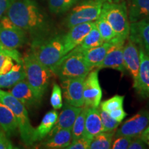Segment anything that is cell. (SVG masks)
Here are the masks:
<instances>
[{
    "label": "cell",
    "mask_w": 149,
    "mask_h": 149,
    "mask_svg": "<svg viewBox=\"0 0 149 149\" xmlns=\"http://www.w3.org/2000/svg\"><path fill=\"white\" fill-rule=\"evenodd\" d=\"M100 114L101 117L102 126H103L104 132H111L114 131L120 126V122L115 120L111 117L108 112H106L100 109Z\"/></svg>",
    "instance_id": "obj_32"
},
{
    "label": "cell",
    "mask_w": 149,
    "mask_h": 149,
    "mask_svg": "<svg viewBox=\"0 0 149 149\" xmlns=\"http://www.w3.org/2000/svg\"><path fill=\"white\" fill-rule=\"evenodd\" d=\"M91 140L92 139L81 137L76 140L72 141L66 149H88L89 148Z\"/></svg>",
    "instance_id": "obj_35"
},
{
    "label": "cell",
    "mask_w": 149,
    "mask_h": 149,
    "mask_svg": "<svg viewBox=\"0 0 149 149\" xmlns=\"http://www.w3.org/2000/svg\"><path fill=\"white\" fill-rule=\"evenodd\" d=\"M115 130L111 132H102L92 139L88 149H110L112 146Z\"/></svg>",
    "instance_id": "obj_27"
},
{
    "label": "cell",
    "mask_w": 149,
    "mask_h": 149,
    "mask_svg": "<svg viewBox=\"0 0 149 149\" xmlns=\"http://www.w3.org/2000/svg\"><path fill=\"white\" fill-rule=\"evenodd\" d=\"M148 108H149V96H148Z\"/></svg>",
    "instance_id": "obj_43"
},
{
    "label": "cell",
    "mask_w": 149,
    "mask_h": 149,
    "mask_svg": "<svg viewBox=\"0 0 149 149\" xmlns=\"http://www.w3.org/2000/svg\"><path fill=\"white\" fill-rule=\"evenodd\" d=\"M147 145L144 141L141 139L140 137L136 138L135 139H132L130 141L129 146H128V149H144L147 148Z\"/></svg>",
    "instance_id": "obj_39"
},
{
    "label": "cell",
    "mask_w": 149,
    "mask_h": 149,
    "mask_svg": "<svg viewBox=\"0 0 149 149\" xmlns=\"http://www.w3.org/2000/svg\"><path fill=\"white\" fill-rule=\"evenodd\" d=\"M26 72L23 64L14 65L10 71L4 74H0V88L13 87L22 80L26 79Z\"/></svg>",
    "instance_id": "obj_23"
},
{
    "label": "cell",
    "mask_w": 149,
    "mask_h": 149,
    "mask_svg": "<svg viewBox=\"0 0 149 149\" xmlns=\"http://www.w3.org/2000/svg\"><path fill=\"white\" fill-rule=\"evenodd\" d=\"M79 1V0H49L48 6L53 13L60 14L69 10Z\"/></svg>",
    "instance_id": "obj_30"
},
{
    "label": "cell",
    "mask_w": 149,
    "mask_h": 149,
    "mask_svg": "<svg viewBox=\"0 0 149 149\" xmlns=\"http://www.w3.org/2000/svg\"><path fill=\"white\" fill-rule=\"evenodd\" d=\"M106 0H84L72 9L65 20L68 29L77 24L94 22L102 12V6Z\"/></svg>",
    "instance_id": "obj_7"
},
{
    "label": "cell",
    "mask_w": 149,
    "mask_h": 149,
    "mask_svg": "<svg viewBox=\"0 0 149 149\" xmlns=\"http://www.w3.org/2000/svg\"><path fill=\"white\" fill-rule=\"evenodd\" d=\"M14 66L13 59L5 54L0 53V74H4L10 71Z\"/></svg>",
    "instance_id": "obj_34"
},
{
    "label": "cell",
    "mask_w": 149,
    "mask_h": 149,
    "mask_svg": "<svg viewBox=\"0 0 149 149\" xmlns=\"http://www.w3.org/2000/svg\"><path fill=\"white\" fill-rule=\"evenodd\" d=\"M95 26L94 22L77 24L70 28L66 34L63 35L64 44V55L79 46L91 30Z\"/></svg>",
    "instance_id": "obj_13"
},
{
    "label": "cell",
    "mask_w": 149,
    "mask_h": 149,
    "mask_svg": "<svg viewBox=\"0 0 149 149\" xmlns=\"http://www.w3.org/2000/svg\"><path fill=\"white\" fill-rule=\"evenodd\" d=\"M148 125L149 111L147 110H141L126 120L121 127L117 130L115 136V137L121 136H126L131 138L138 137Z\"/></svg>",
    "instance_id": "obj_10"
},
{
    "label": "cell",
    "mask_w": 149,
    "mask_h": 149,
    "mask_svg": "<svg viewBox=\"0 0 149 149\" xmlns=\"http://www.w3.org/2000/svg\"><path fill=\"white\" fill-rule=\"evenodd\" d=\"M109 115H111V117L113 119H114L115 120L119 122H122V120H124L125 117L127 116V113H126L125 111H124L123 107L120 108V109H117L116 110H114V111L110 112Z\"/></svg>",
    "instance_id": "obj_38"
},
{
    "label": "cell",
    "mask_w": 149,
    "mask_h": 149,
    "mask_svg": "<svg viewBox=\"0 0 149 149\" xmlns=\"http://www.w3.org/2000/svg\"><path fill=\"white\" fill-rule=\"evenodd\" d=\"M81 109L82 107H73L65 102V104H63L62 111L58 115L57 122L53 129L48 133V137L53 135L59 130L71 129L76 117L81 112Z\"/></svg>",
    "instance_id": "obj_18"
},
{
    "label": "cell",
    "mask_w": 149,
    "mask_h": 149,
    "mask_svg": "<svg viewBox=\"0 0 149 149\" xmlns=\"http://www.w3.org/2000/svg\"><path fill=\"white\" fill-rule=\"evenodd\" d=\"M27 42V33L17 26L7 16L0 19V46L8 49H16Z\"/></svg>",
    "instance_id": "obj_8"
},
{
    "label": "cell",
    "mask_w": 149,
    "mask_h": 149,
    "mask_svg": "<svg viewBox=\"0 0 149 149\" xmlns=\"http://www.w3.org/2000/svg\"><path fill=\"white\" fill-rule=\"evenodd\" d=\"M99 69L90 71L84 81V101L86 107L99 108L102 97V91L98 77Z\"/></svg>",
    "instance_id": "obj_9"
},
{
    "label": "cell",
    "mask_w": 149,
    "mask_h": 149,
    "mask_svg": "<svg viewBox=\"0 0 149 149\" xmlns=\"http://www.w3.org/2000/svg\"><path fill=\"white\" fill-rule=\"evenodd\" d=\"M102 132H103V126L100 114V109H98V108L86 107L83 137L92 139Z\"/></svg>",
    "instance_id": "obj_19"
},
{
    "label": "cell",
    "mask_w": 149,
    "mask_h": 149,
    "mask_svg": "<svg viewBox=\"0 0 149 149\" xmlns=\"http://www.w3.org/2000/svg\"><path fill=\"white\" fill-rule=\"evenodd\" d=\"M61 81L68 78L86 77L91 71L83 51L75 47L50 68Z\"/></svg>",
    "instance_id": "obj_4"
},
{
    "label": "cell",
    "mask_w": 149,
    "mask_h": 149,
    "mask_svg": "<svg viewBox=\"0 0 149 149\" xmlns=\"http://www.w3.org/2000/svg\"><path fill=\"white\" fill-rule=\"evenodd\" d=\"M126 41L120 40L115 37L110 41L112 46L108 51L103 60L96 66L95 68L100 70L102 68H112L124 73L126 70L123 57V48Z\"/></svg>",
    "instance_id": "obj_11"
},
{
    "label": "cell",
    "mask_w": 149,
    "mask_h": 149,
    "mask_svg": "<svg viewBox=\"0 0 149 149\" xmlns=\"http://www.w3.org/2000/svg\"><path fill=\"white\" fill-rule=\"evenodd\" d=\"M128 39L149 55V19L131 22Z\"/></svg>",
    "instance_id": "obj_15"
},
{
    "label": "cell",
    "mask_w": 149,
    "mask_h": 149,
    "mask_svg": "<svg viewBox=\"0 0 149 149\" xmlns=\"http://www.w3.org/2000/svg\"><path fill=\"white\" fill-rule=\"evenodd\" d=\"M139 64L137 80L133 83V88L141 97L146 99L149 96V55L139 47Z\"/></svg>",
    "instance_id": "obj_14"
},
{
    "label": "cell",
    "mask_w": 149,
    "mask_h": 149,
    "mask_svg": "<svg viewBox=\"0 0 149 149\" xmlns=\"http://www.w3.org/2000/svg\"><path fill=\"white\" fill-rule=\"evenodd\" d=\"M104 42L102 37L97 29L95 26L91 30V31L86 35L82 42L77 47L81 51H86L90 48L97 47L103 44Z\"/></svg>",
    "instance_id": "obj_26"
},
{
    "label": "cell",
    "mask_w": 149,
    "mask_h": 149,
    "mask_svg": "<svg viewBox=\"0 0 149 149\" xmlns=\"http://www.w3.org/2000/svg\"><path fill=\"white\" fill-rule=\"evenodd\" d=\"M31 53L42 64L51 68L65 55L63 35L33 40Z\"/></svg>",
    "instance_id": "obj_2"
},
{
    "label": "cell",
    "mask_w": 149,
    "mask_h": 149,
    "mask_svg": "<svg viewBox=\"0 0 149 149\" xmlns=\"http://www.w3.org/2000/svg\"><path fill=\"white\" fill-rule=\"evenodd\" d=\"M71 129H61L56 132L42 144L45 148L62 149L66 148L72 142Z\"/></svg>",
    "instance_id": "obj_20"
},
{
    "label": "cell",
    "mask_w": 149,
    "mask_h": 149,
    "mask_svg": "<svg viewBox=\"0 0 149 149\" xmlns=\"http://www.w3.org/2000/svg\"><path fill=\"white\" fill-rule=\"evenodd\" d=\"M85 77L68 78L61 81L65 102L76 107L84 105L83 91Z\"/></svg>",
    "instance_id": "obj_12"
},
{
    "label": "cell",
    "mask_w": 149,
    "mask_h": 149,
    "mask_svg": "<svg viewBox=\"0 0 149 149\" xmlns=\"http://www.w3.org/2000/svg\"><path fill=\"white\" fill-rule=\"evenodd\" d=\"M23 65L26 79L35 95L41 101L49 85L53 72L37 60L31 53L23 57Z\"/></svg>",
    "instance_id": "obj_3"
},
{
    "label": "cell",
    "mask_w": 149,
    "mask_h": 149,
    "mask_svg": "<svg viewBox=\"0 0 149 149\" xmlns=\"http://www.w3.org/2000/svg\"><path fill=\"white\" fill-rule=\"evenodd\" d=\"M15 0H0V19L8 9Z\"/></svg>",
    "instance_id": "obj_40"
},
{
    "label": "cell",
    "mask_w": 149,
    "mask_h": 149,
    "mask_svg": "<svg viewBox=\"0 0 149 149\" xmlns=\"http://www.w3.org/2000/svg\"><path fill=\"white\" fill-rule=\"evenodd\" d=\"M100 15L109 24L117 37L124 41L128 40L130 23L125 1L117 3L111 0H106L102 6Z\"/></svg>",
    "instance_id": "obj_6"
},
{
    "label": "cell",
    "mask_w": 149,
    "mask_h": 149,
    "mask_svg": "<svg viewBox=\"0 0 149 149\" xmlns=\"http://www.w3.org/2000/svg\"><path fill=\"white\" fill-rule=\"evenodd\" d=\"M123 57L126 70H128L133 79V83L137 80L138 74L140 56L137 46L135 43L128 40L123 48Z\"/></svg>",
    "instance_id": "obj_16"
},
{
    "label": "cell",
    "mask_w": 149,
    "mask_h": 149,
    "mask_svg": "<svg viewBox=\"0 0 149 149\" xmlns=\"http://www.w3.org/2000/svg\"><path fill=\"white\" fill-rule=\"evenodd\" d=\"M9 93L27 108L37 107L41 102L26 79L15 84Z\"/></svg>",
    "instance_id": "obj_17"
},
{
    "label": "cell",
    "mask_w": 149,
    "mask_h": 149,
    "mask_svg": "<svg viewBox=\"0 0 149 149\" xmlns=\"http://www.w3.org/2000/svg\"><path fill=\"white\" fill-rule=\"evenodd\" d=\"M86 114V107L82 108L81 111L76 117L71 128L72 141L83 137L85 128V119Z\"/></svg>",
    "instance_id": "obj_29"
},
{
    "label": "cell",
    "mask_w": 149,
    "mask_h": 149,
    "mask_svg": "<svg viewBox=\"0 0 149 149\" xmlns=\"http://www.w3.org/2000/svg\"><path fill=\"white\" fill-rule=\"evenodd\" d=\"M124 96L116 95L112 97L109 100H105L100 103V108L103 111L110 113V112L114 111L117 109L123 107L124 105Z\"/></svg>",
    "instance_id": "obj_31"
},
{
    "label": "cell",
    "mask_w": 149,
    "mask_h": 149,
    "mask_svg": "<svg viewBox=\"0 0 149 149\" xmlns=\"http://www.w3.org/2000/svg\"><path fill=\"white\" fill-rule=\"evenodd\" d=\"M95 24L104 42H110L116 37L114 31L102 16L99 17L97 19L95 22Z\"/></svg>",
    "instance_id": "obj_28"
},
{
    "label": "cell",
    "mask_w": 149,
    "mask_h": 149,
    "mask_svg": "<svg viewBox=\"0 0 149 149\" xmlns=\"http://www.w3.org/2000/svg\"><path fill=\"white\" fill-rule=\"evenodd\" d=\"M58 113L53 110L46 113L41 121L40 125L35 128V138L36 141H41L44 139L51 132L57 122L58 118Z\"/></svg>",
    "instance_id": "obj_25"
},
{
    "label": "cell",
    "mask_w": 149,
    "mask_h": 149,
    "mask_svg": "<svg viewBox=\"0 0 149 149\" xmlns=\"http://www.w3.org/2000/svg\"><path fill=\"white\" fill-rule=\"evenodd\" d=\"M9 136L3 130L0 128V149L17 148L9 139Z\"/></svg>",
    "instance_id": "obj_37"
},
{
    "label": "cell",
    "mask_w": 149,
    "mask_h": 149,
    "mask_svg": "<svg viewBox=\"0 0 149 149\" xmlns=\"http://www.w3.org/2000/svg\"><path fill=\"white\" fill-rule=\"evenodd\" d=\"M0 102L7 106L15 117L22 141L26 146H32L36 142L35 128L30 121L26 107L9 92L0 90Z\"/></svg>",
    "instance_id": "obj_5"
},
{
    "label": "cell",
    "mask_w": 149,
    "mask_h": 149,
    "mask_svg": "<svg viewBox=\"0 0 149 149\" xmlns=\"http://www.w3.org/2000/svg\"><path fill=\"white\" fill-rule=\"evenodd\" d=\"M139 137L146 143V144L149 147V125L145 128L144 131L141 133Z\"/></svg>",
    "instance_id": "obj_41"
},
{
    "label": "cell",
    "mask_w": 149,
    "mask_h": 149,
    "mask_svg": "<svg viewBox=\"0 0 149 149\" xmlns=\"http://www.w3.org/2000/svg\"><path fill=\"white\" fill-rule=\"evenodd\" d=\"M131 137L126 136H121L116 137L113 144H112L111 148L113 149H126L129 146L130 141L132 140Z\"/></svg>",
    "instance_id": "obj_36"
},
{
    "label": "cell",
    "mask_w": 149,
    "mask_h": 149,
    "mask_svg": "<svg viewBox=\"0 0 149 149\" xmlns=\"http://www.w3.org/2000/svg\"><path fill=\"white\" fill-rule=\"evenodd\" d=\"M128 15L130 23L149 19V0H129Z\"/></svg>",
    "instance_id": "obj_22"
},
{
    "label": "cell",
    "mask_w": 149,
    "mask_h": 149,
    "mask_svg": "<svg viewBox=\"0 0 149 149\" xmlns=\"http://www.w3.org/2000/svg\"><path fill=\"white\" fill-rule=\"evenodd\" d=\"M111 1H113V2H117V3H119V2H122V1H124V0H111Z\"/></svg>",
    "instance_id": "obj_42"
},
{
    "label": "cell",
    "mask_w": 149,
    "mask_h": 149,
    "mask_svg": "<svg viewBox=\"0 0 149 149\" xmlns=\"http://www.w3.org/2000/svg\"><path fill=\"white\" fill-rule=\"evenodd\" d=\"M51 104L55 110L60 109L63 107L62 91L61 87L57 84H53L51 96Z\"/></svg>",
    "instance_id": "obj_33"
},
{
    "label": "cell",
    "mask_w": 149,
    "mask_h": 149,
    "mask_svg": "<svg viewBox=\"0 0 149 149\" xmlns=\"http://www.w3.org/2000/svg\"><path fill=\"white\" fill-rule=\"evenodd\" d=\"M0 128L9 137L16 133L18 129L17 122L12 111L0 102Z\"/></svg>",
    "instance_id": "obj_24"
},
{
    "label": "cell",
    "mask_w": 149,
    "mask_h": 149,
    "mask_svg": "<svg viewBox=\"0 0 149 149\" xmlns=\"http://www.w3.org/2000/svg\"><path fill=\"white\" fill-rule=\"evenodd\" d=\"M6 13L13 23L31 35L33 40L50 35L49 20L33 0H15Z\"/></svg>",
    "instance_id": "obj_1"
},
{
    "label": "cell",
    "mask_w": 149,
    "mask_h": 149,
    "mask_svg": "<svg viewBox=\"0 0 149 149\" xmlns=\"http://www.w3.org/2000/svg\"><path fill=\"white\" fill-rule=\"evenodd\" d=\"M111 46V42H104L97 47L82 51L86 61L91 69L96 68V66L103 60Z\"/></svg>",
    "instance_id": "obj_21"
}]
</instances>
